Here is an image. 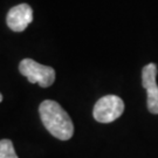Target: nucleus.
Here are the masks:
<instances>
[{
	"mask_svg": "<svg viewBox=\"0 0 158 158\" xmlns=\"http://www.w3.org/2000/svg\"><path fill=\"white\" fill-rule=\"evenodd\" d=\"M41 121L49 134L61 141H68L74 134V124L67 111L57 102L46 100L40 104Z\"/></svg>",
	"mask_w": 158,
	"mask_h": 158,
	"instance_id": "f257e3e1",
	"label": "nucleus"
},
{
	"mask_svg": "<svg viewBox=\"0 0 158 158\" xmlns=\"http://www.w3.org/2000/svg\"><path fill=\"white\" fill-rule=\"evenodd\" d=\"M19 70L31 83H38L42 88L51 87L55 81V70L53 68L40 64L32 59H23L19 64Z\"/></svg>",
	"mask_w": 158,
	"mask_h": 158,
	"instance_id": "f03ea898",
	"label": "nucleus"
},
{
	"mask_svg": "<svg viewBox=\"0 0 158 158\" xmlns=\"http://www.w3.org/2000/svg\"><path fill=\"white\" fill-rule=\"evenodd\" d=\"M2 101V95H1V93H0V102Z\"/></svg>",
	"mask_w": 158,
	"mask_h": 158,
	"instance_id": "0eeeda50",
	"label": "nucleus"
},
{
	"mask_svg": "<svg viewBox=\"0 0 158 158\" xmlns=\"http://www.w3.org/2000/svg\"><path fill=\"white\" fill-rule=\"evenodd\" d=\"M124 111V102L116 95H107L96 102L93 110L94 118L100 123H110Z\"/></svg>",
	"mask_w": 158,
	"mask_h": 158,
	"instance_id": "7ed1b4c3",
	"label": "nucleus"
},
{
	"mask_svg": "<svg viewBox=\"0 0 158 158\" xmlns=\"http://www.w3.org/2000/svg\"><path fill=\"white\" fill-rule=\"evenodd\" d=\"M0 158H18L13 143L10 139L0 141Z\"/></svg>",
	"mask_w": 158,
	"mask_h": 158,
	"instance_id": "423d86ee",
	"label": "nucleus"
},
{
	"mask_svg": "<svg viewBox=\"0 0 158 158\" xmlns=\"http://www.w3.org/2000/svg\"><path fill=\"white\" fill-rule=\"evenodd\" d=\"M33 20V10L27 4L12 7L7 14V26L13 32H23Z\"/></svg>",
	"mask_w": 158,
	"mask_h": 158,
	"instance_id": "39448f33",
	"label": "nucleus"
},
{
	"mask_svg": "<svg viewBox=\"0 0 158 158\" xmlns=\"http://www.w3.org/2000/svg\"><path fill=\"white\" fill-rule=\"evenodd\" d=\"M157 66L149 63L142 70V85L148 94V109L151 114H158V85L156 83Z\"/></svg>",
	"mask_w": 158,
	"mask_h": 158,
	"instance_id": "20e7f679",
	"label": "nucleus"
}]
</instances>
